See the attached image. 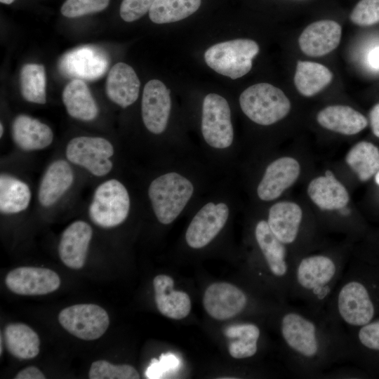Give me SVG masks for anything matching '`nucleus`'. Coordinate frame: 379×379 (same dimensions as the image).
Instances as JSON below:
<instances>
[{
    "instance_id": "f257e3e1",
    "label": "nucleus",
    "mask_w": 379,
    "mask_h": 379,
    "mask_svg": "<svg viewBox=\"0 0 379 379\" xmlns=\"http://www.w3.org/2000/svg\"><path fill=\"white\" fill-rule=\"evenodd\" d=\"M277 329L290 371L302 378H320L347 361L346 333L326 312L281 304Z\"/></svg>"
},
{
    "instance_id": "f03ea898",
    "label": "nucleus",
    "mask_w": 379,
    "mask_h": 379,
    "mask_svg": "<svg viewBox=\"0 0 379 379\" xmlns=\"http://www.w3.org/2000/svg\"><path fill=\"white\" fill-rule=\"evenodd\" d=\"M326 312L345 331L363 326L378 317L379 272L358 265L346 267Z\"/></svg>"
},
{
    "instance_id": "7ed1b4c3",
    "label": "nucleus",
    "mask_w": 379,
    "mask_h": 379,
    "mask_svg": "<svg viewBox=\"0 0 379 379\" xmlns=\"http://www.w3.org/2000/svg\"><path fill=\"white\" fill-rule=\"evenodd\" d=\"M345 268L343 255L319 253L298 256L293 262L288 298L312 311L326 312Z\"/></svg>"
},
{
    "instance_id": "20e7f679",
    "label": "nucleus",
    "mask_w": 379,
    "mask_h": 379,
    "mask_svg": "<svg viewBox=\"0 0 379 379\" xmlns=\"http://www.w3.org/2000/svg\"><path fill=\"white\" fill-rule=\"evenodd\" d=\"M194 192L192 182L175 173L155 178L149 185L148 195L158 220L171 223L182 212Z\"/></svg>"
},
{
    "instance_id": "39448f33",
    "label": "nucleus",
    "mask_w": 379,
    "mask_h": 379,
    "mask_svg": "<svg viewBox=\"0 0 379 379\" xmlns=\"http://www.w3.org/2000/svg\"><path fill=\"white\" fill-rule=\"evenodd\" d=\"M243 112L253 122L268 126L284 118L289 112L291 102L279 88L267 83L248 87L239 97Z\"/></svg>"
},
{
    "instance_id": "423d86ee",
    "label": "nucleus",
    "mask_w": 379,
    "mask_h": 379,
    "mask_svg": "<svg viewBox=\"0 0 379 379\" xmlns=\"http://www.w3.org/2000/svg\"><path fill=\"white\" fill-rule=\"evenodd\" d=\"M258 52L259 46L255 41L236 39L209 47L204 53V60L217 73L237 79L250 72L252 60Z\"/></svg>"
},
{
    "instance_id": "0eeeda50",
    "label": "nucleus",
    "mask_w": 379,
    "mask_h": 379,
    "mask_svg": "<svg viewBox=\"0 0 379 379\" xmlns=\"http://www.w3.org/2000/svg\"><path fill=\"white\" fill-rule=\"evenodd\" d=\"M130 198L125 186L115 179L108 180L95 190L88 209L91 220L102 227H113L127 218Z\"/></svg>"
},
{
    "instance_id": "6e6552de",
    "label": "nucleus",
    "mask_w": 379,
    "mask_h": 379,
    "mask_svg": "<svg viewBox=\"0 0 379 379\" xmlns=\"http://www.w3.org/2000/svg\"><path fill=\"white\" fill-rule=\"evenodd\" d=\"M65 154L71 163L86 168L95 176H104L112 168L110 157L114 154V147L103 138H74L68 142Z\"/></svg>"
},
{
    "instance_id": "1a4fd4ad",
    "label": "nucleus",
    "mask_w": 379,
    "mask_h": 379,
    "mask_svg": "<svg viewBox=\"0 0 379 379\" xmlns=\"http://www.w3.org/2000/svg\"><path fill=\"white\" fill-rule=\"evenodd\" d=\"M201 132L205 141L211 147L225 149L231 145L234 132L229 104L216 93H209L202 105Z\"/></svg>"
},
{
    "instance_id": "9d476101",
    "label": "nucleus",
    "mask_w": 379,
    "mask_h": 379,
    "mask_svg": "<svg viewBox=\"0 0 379 379\" xmlns=\"http://www.w3.org/2000/svg\"><path fill=\"white\" fill-rule=\"evenodd\" d=\"M58 321L67 331L84 340L100 338L109 325L107 312L95 304L67 307L59 313Z\"/></svg>"
},
{
    "instance_id": "9b49d317",
    "label": "nucleus",
    "mask_w": 379,
    "mask_h": 379,
    "mask_svg": "<svg viewBox=\"0 0 379 379\" xmlns=\"http://www.w3.org/2000/svg\"><path fill=\"white\" fill-rule=\"evenodd\" d=\"M109 58L101 48L84 46L64 55L59 62L60 72L74 79L95 80L107 71Z\"/></svg>"
},
{
    "instance_id": "f8f14e48",
    "label": "nucleus",
    "mask_w": 379,
    "mask_h": 379,
    "mask_svg": "<svg viewBox=\"0 0 379 379\" xmlns=\"http://www.w3.org/2000/svg\"><path fill=\"white\" fill-rule=\"evenodd\" d=\"M345 333L347 361L368 369H379V316Z\"/></svg>"
},
{
    "instance_id": "ddd939ff",
    "label": "nucleus",
    "mask_w": 379,
    "mask_h": 379,
    "mask_svg": "<svg viewBox=\"0 0 379 379\" xmlns=\"http://www.w3.org/2000/svg\"><path fill=\"white\" fill-rule=\"evenodd\" d=\"M250 299L240 288L226 282L210 285L205 291L203 305L207 313L213 319H231L248 307Z\"/></svg>"
},
{
    "instance_id": "4468645a",
    "label": "nucleus",
    "mask_w": 379,
    "mask_h": 379,
    "mask_svg": "<svg viewBox=\"0 0 379 379\" xmlns=\"http://www.w3.org/2000/svg\"><path fill=\"white\" fill-rule=\"evenodd\" d=\"M6 285L14 293L40 295L51 293L60 286V278L54 271L36 267H20L10 271Z\"/></svg>"
},
{
    "instance_id": "2eb2a0df",
    "label": "nucleus",
    "mask_w": 379,
    "mask_h": 379,
    "mask_svg": "<svg viewBox=\"0 0 379 379\" xmlns=\"http://www.w3.org/2000/svg\"><path fill=\"white\" fill-rule=\"evenodd\" d=\"M228 216L229 208L225 204H206L189 225L185 234L187 244L193 248L206 246L222 229Z\"/></svg>"
},
{
    "instance_id": "dca6fc26",
    "label": "nucleus",
    "mask_w": 379,
    "mask_h": 379,
    "mask_svg": "<svg viewBox=\"0 0 379 379\" xmlns=\"http://www.w3.org/2000/svg\"><path fill=\"white\" fill-rule=\"evenodd\" d=\"M142 118L151 133L160 134L166 128L171 100L170 91L158 80L149 81L145 86L142 98Z\"/></svg>"
},
{
    "instance_id": "f3484780",
    "label": "nucleus",
    "mask_w": 379,
    "mask_h": 379,
    "mask_svg": "<svg viewBox=\"0 0 379 379\" xmlns=\"http://www.w3.org/2000/svg\"><path fill=\"white\" fill-rule=\"evenodd\" d=\"M300 165L291 157H281L272 162L266 168L257 193L262 201H272L291 187L300 174Z\"/></svg>"
},
{
    "instance_id": "a211bd4d",
    "label": "nucleus",
    "mask_w": 379,
    "mask_h": 379,
    "mask_svg": "<svg viewBox=\"0 0 379 379\" xmlns=\"http://www.w3.org/2000/svg\"><path fill=\"white\" fill-rule=\"evenodd\" d=\"M341 33V27L335 21L331 20L316 21L302 31L298 39L299 46L308 56H323L338 47Z\"/></svg>"
},
{
    "instance_id": "6ab92c4d",
    "label": "nucleus",
    "mask_w": 379,
    "mask_h": 379,
    "mask_svg": "<svg viewBox=\"0 0 379 379\" xmlns=\"http://www.w3.org/2000/svg\"><path fill=\"white\" fill-rule=\"evenodd\" d=\"M92 235L91 227L82 220L71 223L63 231L58 245V253L67 267L74 270L84 267Z\"/></svg>"
},
{
    "instance_id": "aec40b11",
    "label": "nucleus",
    "mask_w": 379,
    "mask_h": 379,
    "mask_svg": "<svg viewBox=\"0 0 379 379\" xmlns=\"http://www.w3.org/2000/svg\"><path fill=\"white\" fill-rule=\"evenodd\" d=\"M267 222L274 234L288 248H291L292 253V247L298 244L301 234L302 211L300 207L293 202H277L270 208Z\"/></svg>"
},
{
    "instance_id": "412c9836",
    "label": "nucleus",
    "mask_w": 379,
    "mask_h": 379,
    "mask_svg": "<svg viewBox=\"0 0 379 379\" xmlns=\"http://www.w3.org/2000/svg\"><path fill=\"white\" fill-rule=\"evenodd\" d=\"M140 86L134 69L128 64L118 62L109 70L105 89L109 100L121 107H127L137 100Z\"/></svg>"
},
{
    "instance_id": "4be33fe9",
    "label": "nucleus",
    "mask_w": 379,
    "mask_h": 379,
    "mask_svg": "<svg viewBox=\"0 0 379 379\" xmlns=\"http://www.w3.org/2000/svg\"><path fill=\"white\" fill-rule=\"evenodd\" d=\"M173 279L166 274L155 277L153 281L154 299L158 310L173 319L186 317L191 310L190 296L183 291L173 289Z\"/></svg>"
},
{
    "instance_id": "5701e85b",
    "label": "nucleus",
    "mask_w": 379,
    "mask_h": 379,
    "mask_svg": "<svg viewBox=\"0 0 379 379\" xmlns=\"http://www.w3.org/2000/svg\"><path fill=\"white\" fill-rule=\"evenodd\" d=\"M12 136L15 143L25 151L44 149L49 146L53 140V131L48 126L24 114L14 119Z\"/></svg>"
},
{
    "instance_id": "b1692460",
    "label": "nucleus",
    "mask_w": 379,
    "mask_h": 379,
    "mask_svg": "<svg viewBox=\"0 0 379 379\" xmlns=\"http://www.w3.org/2000/svg\"><path fill=\"white\" fill-rule=\"evenodd\" d=\"M309 197L321 210H340L346 206L349 194L342 183L327 170L324 176L313 179L307 188Z\"/></svg>"
},
{
    "instance_id": "393cba45",
    "label": "nucleus",
    "mask_w": 379,
    "mask_h": 379,
    "mask_svg": "<svg viewBox=\"0 0 379 379\" xmlns=\"http://www.w3.org/2000/svg\"><path fill=\"white\" fill-rule=\"evenodd\" d=\"M74 180L73 171L65 160H57L48 167L40 182L38 199L41 206L54 204L70 187Z\"/></svg>"
},
{
    "instance_id": "a878e982",
    "label": "nucleus",
    "mask_w": 379,
    "mask_h": 379,
    "mask_svg": "<svg viewBox=\"0 0 379 379\" xmlns=\"http://www.w3.org/2000/svg\"><path fill=\"white\" fill-rule=\"evenodd\" d=\"M317 119L322 127L348 135L358 133L368 124L363 114L346 105L328 106L318 113Z\"/></svg>"
},
{
    "instance_id": "bb28decb",
    "label": "nucleus",
    "mask_w": 379,
    "mask_h": 379,
    "mask_svg": "<svg viewBox=\"0 0 379 379\" xmlns=\"http://www.w3.org/2000/svg\"><path fill=\"white\" fill-rule=\"evenodd\" d=\"M224 333L231 339L228 350L233 358L251 359L258 354L262 331L257 324L248 321L234 324L226 328Z\"/></svg>"
},
{
    "instance_id": "cd10ccee",
    "label": "nucleus",
    "mask_w": 379,
    "mask_h": 379,
    "mask_svg": "<svg viewBox=\"0 0 379 379\" xmlns=\"http://www.w3.org/2000/svg\"><path fill=\"white\" fill-rule=\"evenodd\" d=\"M62 101L73 118L91 121L98 116V105L83 80L73 79L67 84L63 90Z\"/></svg>"
},
{
    "instance_id": "c85d7f7f",
    "label": "nucleus",
    "mask_w": 379,
    "mask_h": 379,
    "mask_svg": "<svg viewBox=\"0 0 379 379\" xmlns=\"http://www.w3.org/2000/svg\"><path fill=\"white\" fill-rule=\"evenodd\" d=\"M4 338L8 352L17 359H33L39 352V335L27 324H8L4 331Z\"/></svg>"
},
{
    "instance_id": "c756f323",
    "label": "nucleus",
    "mask_w": 379,
    "mask_h": 379,
    "mask_svg": "<svg viewBox=\"0 0 379 379\" xmlns=\"http://www.w3.org/2000/svg\"><path fill=\"white\" fill-rule=\"evenodd\" d=\"M333 74L326 66L310 61L297 62L294 84L299 93L306 97L316 95L327 86Z\"/></svg>"
},
{
    "instance_id": "7c9ffc66",
    "label": "nucleus",
    "mask_w": 379,
    "mask_h": 379,
    "mask_svg": "<svg viewBox=\"0 0 379 379\" xmlns=\"http://www.w3.org/2000/svg\"><path fill=\"white\" fill-rule=\"evenodd\" d=\"M31 192L22 180L7 174L0 176V211L13 214L25 210L30 202Z\"/></svg>"
},
{
    "instance_id": "2f4dec72",
    "label": "nucleus",
    "mask_w": 379,
    "mask_h": 379,
    "mask_svg": "<svg viewBox=\"0 0 379 379\" xmlns=\"http://www.w3.org/2000/svg\"><path fill=\"white\" fill-rule=\"evenodd\" d=\"M346 162L361 181H366L379 171V149L371 142H359L347 153Z\"/></svg>"
},
{
    "instance_id": "473e14b6",
    "label": "nucleus",
    "mask_w": 379,
    "mask_h": 379,
    "mask_svg": "<svg viewBox=\"0 0 379 379\" xmlns=\"http://www.w3.org/2000/svg\"><path fill=\"white\" fill-rule=\"evenodd\" d=\"M201 0H155L149 11L150 20L157 24L183 20L195 13Z\"/></svg>"
},
{
    "instance_id": "72a5a7b5",
    "label": "nucleus",
    "mask_w": 379,
    "mask_h": 379,
    "mask_svg": "<svg viewBox=\"0 0 379 379\" xmlns=\"http://www.w3.org/2000/svg\"><path fill=\"white\" fill-rule=\"evenodd\" d=\"M46 78L44 67L39 64L24 65L20 74V87L22 97L28 102L45 104Z\"/></svg>"
},
{
    "instance_id": "f704fd0d",
    "label": "nucleus",
    "mask_w": 379,
    "mask_h": 379,
    "mask_svg": "<svg viewBox=\"0 0 379 379\" xmlns=\"http://www.w3.org/2000/svg\"><path fill=\"white\" fill-rule=\"evenodd\" d=\"M88 378L90 379H138L137 370L128 364L114 365L105 360L92 363Z\"/></svg>"
},
{
    "instance_id": "c9c22d12",
    "label": "nucleus",
    "mask_w": 379,
    "mask_h": 379,
    "mask_svg": "<svg viewBox=\"0 0 379 379\" xmlns=\"http://www.w3.org/2000/svg\"><path fill=\"white\" fill-rule=\"evenodd\" d=\"M109 0H66L60 9L67 18H77L100 12L109 5Z\"/></svg>"
},
{
    "instance_id": "e433bc0d",
    "label": "nucleus",
    "mask_w": 379,
    "mask_h": 379,
    "mask_svg": "<svg viewBox=\"0 0 379 379\" xmlns=\"http://www.w3.org/2000/svg\"><path fill=\"white\" fill-rule=\"evenodd\" d=\"M351 21L359 26L379 22V0H360L350 14Z\"/></svg>"
},
{
    "instance_id": "4c0bfd02",
    "label": "nucleus",
    "mask_w": 379,
    "mask_h": 379,
    "mask_svg": "<svg viewBox=\"0 0 379 379\" xmlns=\"http://www.w3.org/2000/svg\"><path fill=\"white\" fill-rule=\"evenodd\" d=\"M180 366L179 359L172 353L162 354L159 359H153L145 371L147 378H162L176 371Z\"/></svg>"
},
{
    "instance_id": "58836bf2",
    "label": "nucleus",
    "mask_w": 379,
    "mask_h": 379,
    "mask_svg": "<svg viewBox=\"0 0 379 379\" xmlns=\"http://www.w3.org/2000/svg\"><path fill=\"white\" fill-rule=\"evenodd\" d=\"M155 0H123L120 16L126 22H133L143 16L151 8Z\"/></svg>"
},
{
    "instance_id": "ea45409f",
    "label": "nucleus",
    "mask_w": 379,
    "mask_h": 379,
    "mask_svg": "<svg viewBox=\"0 0 379 379\" xmlns=\"http://www.w3.org/2000/svg\"><path fill=\"white\" fill-rule=\"evenodd\" d=\"M15 379H45L44 374L35 366L27 367L19 371Z\"/></svg>"
},
{
    "instance_id": "a19ab883",
    "label": "nucleus",
    "mask_w": 379,
    "mask_h": 379,
    "mask_svg": "<svg viewBox=\"0 0 379 379\" xmlns=\"http://www.w3.org/2000/svg\"><path fill=\"white\" fill-rule=\"evenodd\" d=\"M369 119L373 134L379 138V102L371 109Z\"/></svg>"
},
{
    "instance_id": "79ce46f5",
    "label": "nucleus",
    "mask_w": 379,
    "mask_h": 379,
    "mask_svg": "<svg viewBox=\"0 0 379 379\" xmlns=\"http://www.w3.org/2000/svg\"><path fill=\"white\" fill-rule=\"evenodd\" d=\"M368 62L372 67L379 69V46L371 51L368 55Z\"/></svg>"
},
{
    "instance_id": "37998d69",
    "label": "nucleus",
    "mask_w": 379,
    "mask_h": 379,
    "mask_svg": "<svg viewBox=\"0 0 379 379\" xmlns=\"http://www.w3.org/2000/svg\"><path fill=\"white\" fill-rule=\"evenodd\" d=\"M0 1L2 4H11L14 1V0H0Z\"/></svg>"
},
{
    "instance_id": "c03bdc74",
    "label": "nucleus",
    "mask_w": 379,
    "mask_h": 379,
    "mask_svg": "<svg viewBox=\"0 0 379 379\" xmlns=\"http://www.w3.org/2000/svg\"><path fill=\"white\" fill-rule=\"evenodd\" d=\"M375 181L379 185V171L375 174Z\"/></svg>"
},
{
    "instance_id": "a18cd8bd",
    "label": "nucleus",
    "mask_w": 379,
    "mask_h": 379,
    "mask_svg": "<svg viewBox=\"0 0 379 379\" xmlns=\"http://www.w3.org/2000/svg\"><path fill=\"white\" fill-rule=\"evenodd\" d=\"M0 129H1L0 136L1 137L3 133H4V126H3V124L1 123V125H0Z\"/></svg>"
},
{
    "instance_id": "49530a36",
    "label": "nucleus",
    "mask_w": 379,
    "mask_h": 379,
    "mask_svg": "<svg viewBox=\"0 0 379 379\" xmlns=\"http://www.w3.org/2000/svg\"><path fill=\"white\" fill-rule=\"evenodd\" d=\"M2 349H3V348H2V335H1V352H0V353H1V354H2Z\"/></svg>"
}]
</instances>
